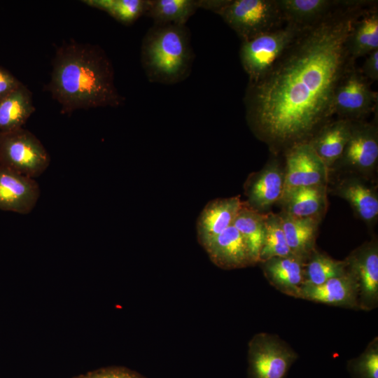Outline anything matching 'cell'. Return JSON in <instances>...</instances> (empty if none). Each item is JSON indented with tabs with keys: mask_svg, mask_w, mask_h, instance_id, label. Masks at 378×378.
Returning a JSON list of instances; mask_svg holds the SVG:
<instances>
[{
	"mask_svg": "<svg viewBox=\"0 0 378 378\" xmlns=\"http://www.w3.org/2000/svg\"><path fill=\"white\" fill-rule=\"evenodd\" d=\"M304 28L286 23L241 41L239 59L248 80L264 76L281 57Z\"/></svg>",
	"mask_w": 378,
	"mask_h": 378,
	"instance_id": "obj_4",
	"label": "cell"
},
{
	"mask_svg": "<svg viewBox=\"0 0 378 378\" xmlns=\"http://www.w3.org/2000/svg\"><path fill=\"white\" fill-rule=\"evenodd\" d=\"M347 273L344 260H335L315 249L305 261L303 286H319Z\"/></svg>",
	"mask_w": 378,
	"mask_h": 378,
	"instance_id": "obj_27",
	"label": "cell"
},
{
	"mask_svg": "<svg viewBox=\"0 0 378 378\" xmlns=\"http://www.w3.org/2000/svg\"><path fill=\"white\" fill-rule=\"evenodd\" d=\"M92 8L106 12L117 21L129 25L146 14L148 0H83Z\"/></svg>",
	"mask_w": 378,
	"mask_h": 378,
	"instance_id": "obj_28",
	"label": "cell"
},
{
	"mask_svg": "<svg viewBox=\"0 0 378 378\" xmlns=\"http://www.w3.org/2000/svg\"><path fill=\"white\" fill-rule=\"evenodd\" d=\"M47 89L63 114L118 107L124 102L115 85L111 61L104 51L97 46L76 41L57 49Z\"/></svg>",
	"mask_w": 378,
	"mask_h": 378,
	"instance_id": "obj_2",
	"label": "cell"
},
{
	"mask_svg": "<svg viewBox=\"0 0 378 378\" xmlns=\"http://www.w3.org/2000/svg\"><path fill=\"white\" fill-rule=\"evenodd\" d=\"M278 215L292 254L306 261L316 249V239L321 220L295 218L282 211Z\"/></svg>",
	"mask_w": 378,
	"mask_h": 378,
	"instance_id": "obj_21",
	"label": "cell"
},
{
	"mask_svg": "<svg viewBox=\"0 0 378 378\" xmlns=\"http://www.w3.org/2000/svg\"><path fill=\"white\" fill-rule=\"evenodd\" d=\"M339 2L337 0H276L283 20L302 28L323 18Z\"/></svg>",
	"mask_w": 378,
	"mask_h": 378,
	"instance_id": "obj_22",
	"label": "cell"
},
{
	"mask_svg": "<svg viewBox=\"0 0 378 378\" xmlns=\"http://www.w3.org/2000/svg\"><path fill=\"white\" fill-rule=\"evenodd\" d=\"M298 354L276 335L260 332L248 344V378H286Z\"/></svg>",
	"mask_w": 378,
	"mask_h": 378,
	"instance_id": "obj_7",
	"label": "cell"
},
{
	"mask_svg": "<svg viewBox=\"0 0 378 378\" xmlns=\"http://www.w3.org/2000/svg\"><path fill=\"white\" fill-rule=\"evenodd\" d=\"M340 197L351 206L355 215L368 226L378 218V193L370 179L354 174H346L328 187V193Z\"/></svg>",
	"mask_w": 378,
	"mask_h": 378,
	"instance_id": "obj_13",
	"label": "cell"
},
{
	"mask_svg": "<svg viewBox=\"0 0 378 378\" xmlns=\"http://www.w3.org/2000/svg\"><path fill=\"white\" fill-rule=\"evenodd\" d=\"M267 214L259 213L243 202L232 225L247 243L255 264L259 263V255L265 236V221Z\"/></svg>",
	"mask_w": 378,
	"mask_h": 378,
	"instance_id": "obj_26",
	"label": "cell"
},
{
	"mask_svg": "<svg viewBox=\"0 0 378 378\" xmlns=\"http://www.w3.org/2000/svg\"><path fill=\"white\" fill-rule=\"evenodd\" d=\"M360 69L364 76L369 80H378V49L367 55Z\"/></svg>",
	"mask_w": 378,
	"mask_h": 378,
	"instance_id": "obj_33",
	"label": "cell"
},
{
	"mask_svg": "<svg viewBox=\"0 0 378 378\" xmlns=\"http://www.w3.org/2000/svg\"><path fill=\"white\" fill-rule=\"evenodd\" d=\"M284 170V190L329 183V170L307 141L285 150Z\"/></svg>",
	"mask_w": 378,
	"mask_h": 378,
	"instance_id": "obj_11",
	"label": "cell"
},
{
	"mask_svg": "<svg viewBox=\"0 0 378 378\" xmlns=\"http://www.w3.org/2000/svg\"><path fill=\"white\" fill-rule=\"evenodd\" d=\"M199 8L200 0H148L145 15L155 24L186 25Z\"/></svg>",
	"mask_w": 378,
	"mask_h": 378,
	"instance_id": "obj_25",
	"label": "cell"
},
{
	"mask_svg": "<svg viewBox=\"0 0 378 378\" xmlns=\"http://www.w3.org/2000/svg\"><path fill=\"white\" fill-rule=\"evenodd\" d=\"M352 121L345 118L330 120L307 141L329 172L342 155L351 134Z\"/></svg>",
	"mask_w": 378,
	"mask_h": 378,
	"instance_id": "obj_19",
	"label": "cell"
},
{
	"mask_svg": "<svg viewBox=\"0 0 378 378\" xmlns=\"http://www.w3.org/2000/svg\"><path fill=\"white\" fill-rule=\"evenodd\" d=\"M374 4L340 0L304 27L264 76L248 80L244 98L247 124L274 153L307 141L334 115L335 89L355 62L348 50L350 32Z\"/></svg>",
	"mask_w": 378,
	"mask_h": 378,
	"instance_id": "obj_1",
	"label": "cell"
},
{
	"mask_svg": "<svg viewBox=\"0 0 378 378\" xmlns=\"http://www.w3.org/2000/svg\"><path fill=\"white\" fill-rule=\"evenodd\" d=\"M360 68L352 64L340 79L334 94L333 111L340 118L363 119L377 109L378 94Z\"/></svg>",
	"mask_w": 378,
	"mask_h": 378,
	"instance_id": "obj_9",
	"label": "cell"
},
{
	"mask_svg": "<svg viewBox=\"0 0 378 378\" xmlns=\"http://www.w3.org/2000/svg\"><path fill=\"white\" fill-rule=\"evenodd\" d=\"M328 185L293 188L284 190L278 204L291 216L321 220L328 206Z\"/></svg>",
	"mask_w": 378,
	"mask_h": 378,
	"instance_id": "obj_16",
	"label": "cell"
},
{
	"mask_svg": "<svg viewBox=\"0 0 378 378\" xmlns=\"http://www.w3.org/2000/svg\"><path fill=\"white\" fill-rule=\"evenodd\" d=\"M285 170L274 158L258 172L249 175L244 184L246 204L255 211L267 214L281 200L284 190Z\"/></svg>",
	"mask_w": 378,
	"mask_h": 378,
	"instance_id": "obj_12",
	"label": "cell"
},
{
	"mask_svg": "<svg viewBox=\"0 0 378 378\" xmlns=\"http://www.w3.org/2000/svg\"><path fill=\"white\" fill-rule=\"evenodd\" d=\"M241 41L281 27L276 0H227L216 13Z\"/></svg>",
	"mask_w": 378,
	"mask_h": 378,
	"instance_id": "obj_6",
	"label": "cell"
},
{
	"mask_svg": "<svg viewBox=\"0 0 378 378\" xmlns=\"http://www.w3.org/2000/svg\"><path fill=\"white\" fill-rule=\"evenodd\" d=\"M78 378H145L138 373L122 368H110L97 370Z\"/></svg>",
	"mask_w": 378,
	"mask_h": 378,
	"instance_id": "obj_31",
	"label": "cell"
},
{
	"mask_svg": "<svg viewBox=\"0 0 378 378\" xmlns=\"http://www.w3.org/2000/svg\"><path fill=\"white\" fill-rule=\"evenodd\" d=\"M293 255L288 247L278 214L269 212L265 221V236L259 263L274 257Z\"/></svg>",
	"mask_w": 378,
	"mask_h": 378,
	"instance_id": "obj_29",
	"label": "cell"
},
{
	"mask_svg": "<svg viewBox=\"0 0 378 378\" xmlns=\"http://www.w3.org/2000/svg\"><path fill=\"white\" fill-rule=\"evenodd\" d=\"M21 84L22 83L9 71L0 66V101Z\"/></svg>",
	"mask_w": 378,
	"mask_h": 378,
	"instance_id": "obj_32",
	"label": "cell"
},
{
	"mask_svg": "<svg viewBox=\"0 0 378 378\" xmlns=\"http://www.w3.org/2000/svg\"><path fill=\"white\" fill-rule=\"evenodd\" d=\"M260 263L272 286L288 296L300 298L304 284V260L290 255L272 258Z\"/></svg>",
	"mask_w": 378,
	"mask_h": 378,
	"instance_id": "obj_20",
	"label": "cell"
},
{
	"mask_svg": "<svg viewBox=\"0 0 378 378\" xmlns=\"http://www.w3.org/2000/svg\"><path fill=\"white\" fill-rule=\"evenodd\" d=\"M355 280L358 309L370 311L378 305V243L374 238L353 250L344 259Z\"/></svg>",
	"mask_w": 378,
	"mask_h": 378,
	"instance_id": "obj_10",
	"label": "cell"
},
{
	"mask_svg": "<svg viewBox=\"0 0 378 378\" xmlns=\"http://www.w3.org/2000/svg\"><path fill=\"white\" fill-rule=\"evenodd\" d=\"M34 111L31 92L22 83L0 101V132L23 127Z\"/></svg>",
	"mask_w": 378,
	"mask_h": 378,
	"instance_id": "obj_24",
	"label": "cell"
},
{
	"mask_svg": "<svg viewBox=\"0 0 378 378\" xmlns=\"http://www.w3.org/2000/svg\"><path fill=\"white\" fill-rule=\"evenodd\" d=\"M353 378H378V340L376 337L358 357L347 362Z\"/></svg>",
	"mask_w": 378,
	"mask_h": 378,
	"instance_id": "obj_30",
	"label": "cell"
},
{
	"mask_svg": "<svg viewBox=\"0 0 378 378\" xmlns=\"http://www.w3.org/2000/svg\"><path fill=\"white\" fill-rule=\"evenodd\" d=\"M377 49L378 11L375 4L354 22L348 39V50L351 57L356 60Z\"/></svg>",
	"mask_w": 378,
	"mask_h": 378,
	"instance_id": "obj_23",
	"label": "cell"
},
{
	"mask_svg": "<svg viewBox=\"0 0 378 378\" xmlns=\"http://www.w3.org/2000/svg\"><path fill=\"white\" fill-rule=\"evenodd\" d=\"M358 296L357 284L347 271L346 274L330 279L319 286H303L299 298L329 305L359 309Z\"/></svg>",
	"mask_w": 378,
	"mask_h": 378,
	"instance_id": "obj_18",
	"label": "cell"
},
{
	"mask_svg": "<svg viewBox=\"0 0 378 378\" xmlns=\"http://www.w3.org/2000/svg\"><path fill=\"white\" fill-rule=\"evenodd\" d=\"M242 204L239 196L218 198L209 202L197 222V237L200 244L202 246L232 225Z\"/></svg>",
	"mask_w": 378,
	"mask_h": 378,
	"instance_id": "obj_17",
	"label": "cell"
},
{
	"mask_svg": "<svg viewBox=\"0 0 378 378\" xmlns=\"http://www.w3.org/2000/svg\"><path fill=\"white\" fill-rule=\"evenodd\" d=\"M50 164L48 150L30 131L21 127L0 132V166L36 178Z\"/></svg>",
	"mask_w": 378,
	"mask_h": 378,
	"instance_id": "obj_5",
	"label": "cell"
},
{
	"mask_svg": "<svg viewBox=\"0 0 378 378\" xmlns=\"http://www.w3.org/2000/svg\"><path fill=\"white\" fill-rule=\"evenodd\" d=\"M378 162L377 122L352 121L351 134L344 151L330 171H342L369 178Z\"/></svg>",
	"mask_w": 378,
	"mask_h": 378,
	"instance_id": "obj_8",
	"label": "cell"
},
{
	"mask_svg": "<svg viewBox=\"0 0 378 378\" xmlns=\"http://www.w3.org/2000/svg\"><path fill=\"white\" fill-rule=\"evenodd\" d=\"M40 195L35 178L0 166V210L28 214L35 208Z\"/></svg>",
	"mask_w": 378,
	"mask_h": 378,
	"instance_id": "obj_14",
	"label": "cell"
},
{
	"mask_svg": "<svg viewBox=\"0 0 378 378\" xmlns=\"http://www.w3.org/2000/svg\"><path fill=\"white\" fill-rule=\"evenodd\" d=\"M202 246L211 260L222 269L232 270L255 265L247 243L233 225Z\"/></svg>",
	"mask_w": 378,
	"mask_h": 378,
	"instance_id": "obj_15",
	"label": "cell"
},
{
	"mask_svg": "<svg viewBox=\"0 0 378 378\" xmlns=\"http://www.w3.org/2000/svg\"><path fill=\"white\" fill-rule=\"evenodd\" d=\"M195 54L186 25L153 24L141 46V63L148 80L172 85L190 74Z\"/></svg>",
	"mask_w": 378,
	"mask_h": 378,
	"instance_id": "obj_3",
	"label": "cell"
}]
</instances>
